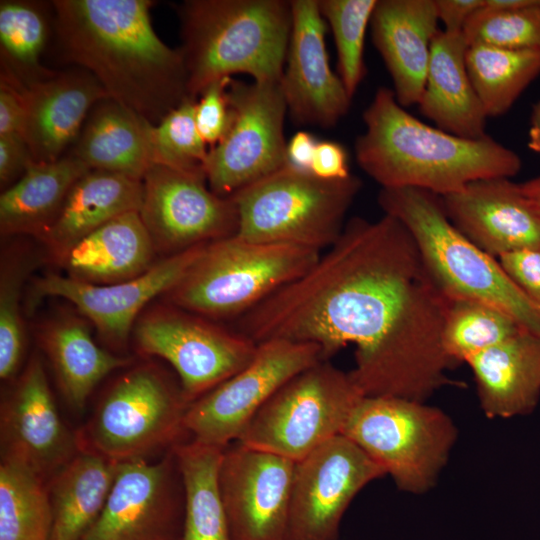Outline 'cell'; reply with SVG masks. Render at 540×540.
<instances>
[{"label":"cell","instance_id":"obj_35","mask_svg":"<svg viewBox=\"0 0 540 540\" xmlns=\"http://www.w3.org/2000/svg\"><path fill=\"white\" fill-rule=\"evenodd\" d=\"M49 32L50 24L43 5L31 1L2 0L1 70L25 85L50 76L54 71L40 63Z\"/></svg>","mask_w":540,"mask_h":540},{"label":"cell","instance_id":"obj_45","mask_svg":"<svg viewBox=\"0 0 540 540\" xmlns=\"http://www.w3.org/2000/svg\"><path fill=\"white\" fill-rule=\"evenodd\" d=\"M310 172L315 176L327 179H344L351 175L349 171L348 153L343 145L332 140L318 141Z\"/></svg>","mask_w":540,"mask_h":540},{"label":"cell","instance_id":"obj_47","mask_svg":"<svg viewBox=\"0 0 540 540\" xmlns=\"http://www.w3.org/2000/svg\"><path fill=\"white\" fill-rule=\"evenodd\" d=\"M318 140L306 131L295 133L286 146L287 164L306 171H310L314 151Z\"/></svg>","mask_w":540,"mask_h":540},{"label":"cell","instance_id":"obj_49","mask_svg":"<svg viewBox=\"0 0 540 540\" xmlns=\"http://www.w3.org/2000/svg\"><path fill=\"white\" fill-rule=\"evenodd\" d=\"M521 190L540 211V174L536 177L519 183Z\"/></svg>","mask_w":540,"mask_h":540},{"label":"cell","instance_id":"obj_19","mask_svg":"<svg viewBox=\"0 0 540 540\" xmlns=\"http://www.w3.org/2000/svg\"><path fill=\"white\" fill-rule=\"evenodd\" d=\"M2 456L24 464L46 483L80 450L63 422L38 355H33L1 405Z\"/></svg>","mask_w":540,"mask_h":540},{"label":"cell","instance_id":"obj_38","mask_svg":"<svg viewBox=\"0 0 540 540\" xmlns=\"http://www.w3.org/2000/svg\"><path fill=\"white\" fill-rule=\"evenodd\" d=\"M195 101L186 98L158 124H149L148 138L153 164L205 176L204 166L209 149L196 125Z\"/></svg>","mask_w":540,"mask_h":540},{"label":"cell","instance_id":"obj_12","mask_svg":"<svg viewBox=\"0 0 540 540\" xmlns=\"http://www.w3.org/2000/svg\"><path fill=\"white\" fill-rule=\"evenodd\" d=\"M228 127L209 149L204 173L210 189L229 197L286 163L287 106L279 83L235 80L227 85Z\"/></svg>","mask_w":540,"mask_h":540},{"label":"cell","instance_id":"obj_21","mask_svg":"<svg viewBox=\"0 0 540 540\" xmlns=\"http://www.w3.org/2000/svg\"><path fill=\"white\" fill-rule=\"evenodd\" d=\"M440 197L452 224L490 256L540 249V211L510 178L476 180Z\"/></svg>","mask_w":540,"mask_h":540},{"label":"cell","instance_id":"obj_23","mask_svg":"<svg viewBox=\"0 0 540 540\" xmlns=\"http://www.w3.org/2000/svg\"><path fill=\"white\" fill-rule=\"evenodd\" d=\"M438 22L434 0H377L371 38L404 108L420 101Z\"/></svg>","mask_w":540,"mask_h":540},{"label":"cell","instance_id":"obj_17","mask_svg":"<svg viewBox=\"0 0 540 540\" xmlns=\"http://www.w3.org/2000/svg\"><path fill=\"white\" fill-rule=\"evenodd\" d=\"M294 466L239 441L223 449L218 486L232 540H288Z\"/></svg>","mask_w":540,"mask_h":540},{"label":"cell","instance_id":"obj_1","mask_svg":"<svg viewBox=\"0 0 540 540\" xmlns=\"http://www.w3.org/2000/svg\"><path fill=\"white\" fill-rule=\"evenodd\" d=\"M449 301L400 220L356 216L303 275L234 320V329L256 344H316L325 360L353 344L349 374L363 396L426 402L454 384L447 371L456 364L442 343Z\"/></svg>","mask_w":540,"mask_h":540},{"label":"cell","instance_id":"obj_30","mask_svg":"<svg viewBox=\"0 0 540 540\" xmlns=\"http://www.w3.org/2000/svg\"><path fill=\"white\" fill-rule=\"evenodd\" d=\"M89 170L70 152L54 162L33 163L0 196L1 233L40 238L56 218L73 185Z\"/></svg>","mask_w":540,"mask_h":540},{"label":"cell","instance_id":"obj_50","mask_svg":"<svg viewBox=\"0 0 540 540\" xmlns=\"http://www.w3.org/2000/svg\"><path fill=\"white\" fill-rule=\"evenodd\" d=\"M532 0H484L483 6L490 10H511L528 5Z\"/></svg>","mask_w":540,"mask_h":540},{"label":"cell","instance_id":"obj_33","mask_svg":"<svg viewBox=\"0 0 540 540\" xmlns=\"http://www.w3.org/2000/svg\"><path fill=\"white\" fill-rule=\"evenodd\" d=\"M466 66L487 117L505 114L540 75V51L469 45Z\"/></svg>","mask_w":540,"mask_h":540},{"label":"cell","instance_id":"obj_24","mask_svg":"<svg viewBox=\"0 0 540 540\" xmlns=\"http://www.w3.org/2000/svg\"><path fill=\"white\" fill-rule=\"evenodd\" d=\"M468 47L463 32L438 31L418 105L437 128L458 137L481 139L487 136L488 117L467 71Z\"/></svg>","mask_w":540,"mask_h":540},{"label":"cell","instance_id":"obj_36","mask_svg":"<svg viewBox=\"0 0 540 540\" xmlns=\"http://www.w3.org/2000/svg\"><path fill=\"white\" fill-rule=\"evenodd\" d=\"M525 330L505 311L475 300H450L442 343L456 364Z\"/></svg>","mask_w":540,"mask_h":540},{"label":"cell","instance_id":"obj_8","mask_svg":"<svg viewBox=\"0 0 540 540\" xmlns=\"http://www.w3.org/2000/svg\"><path fill=\"white\" fill-rule=\"evenodd\" d=\"M342 435L390 475L397 488L424 494L436 484L458 430L438 407L392 396H363Z\"/></svg>","mask_w":540,"mask_h":540},{"label":"cell","instance_id":"obj_13","mask_svg":"<svg viewBox=\"0 0 540 540\" xmlns=\"http://www.w3.org/2000/svg\"><path fill=\"white\" fill-rule=\"evenodd\" d=\"M322 360V349L316 344L282 339L259 343L248 365L189 405L186 431L197 442L225 448L240 438L283 384Z\"/></svg>","mask_w":540,"mask_h":540},{"label":"cell","instance_id":"obj_40","mask_svg":"<svg viewBox=\"0 0 540 540\" xmlns=\"http://www.w3.org/2000/svg\"><path fill=\"white\" fill-rule=\"evenodd\" d=\"M21 265L5 266L0 282V377L7 380L18 371L24 353L20 314Z\"/></svg>","mask_w":540,"mask_h":540},{"label":"cell","instance_id":"obj_29","mask_svg":"<svg viewBox=\"0 0 540 540\" xmlns=\"http://www.w3.org/2000/svg\"><path fill=\"white\" fill-rule=\"evenodd\" d=\"M118 463L80 449L47 481L52 510L50 540H81L100 516Z\"/></svg>","mask_w":540,"mask_h":540},{"label":"cell","instance_id":"obj_34","mask_svg":"<svg viewBox=\"0 0 540 540\" xmlns=\"http://www.w3.org/2000/svg\"><path fill=\"white\" fill-rule=\"evenodd\" d=\"M47 483L17 460L1 457L0 540H50Z\"/></svg>","mask_w":540,"mask_h":540},{"label":"cell","instance_id":"obj_43","mask_svg":"<svg viewBox=\"0 0 540 540\" xmlns=\"http://www.w3.org/2000/svg\"><path fill=\"white\" fill-rule=\"evenodd\" d=\"M25 84L12 74L1 70L0 77V136H23L26 103Z\"/></svg>","mask_w":540,"mask_h":540},{"label":"cell","instance_id":"obj_16","mask_svg":"<svg viewBox=\"0 0 540 540\" xmlns=\"http://www.w3.org/2000/svg\"><path fill=\"white\" fill-rule=\"evenodd\" d=\"M184 492L173 449L118 463L106 504L81 540H180Z\"/></svg>","mask_w":540,"mask_h":540},{"label":"cell","instance_id":"obj_7","mask_svg":"<svg viewBox=\"0 0 540 540\" xmlns=\"http://www.w3.org/2000/svg\"><path fill=\"white\" fill-rule=\"evenodd\" d=\"M350 175L327 180L285 164L230 197L238 214L236 235L323 251L340 236L346 214L361 189Z\"/></svg>","mask_w":540,"mask_h":540},{"label":"cell","instance_id":"obj_20","mask_svg":"<svg viewBox=\"0 0 540 540\" xmlns=\"http://www.w3.org/2000/svg\"><path fill=\"white\" fill-rule=\"evenodd\" d=\"M290 5L292 27L279 83L287 112L296 125L333 127L352 98L330 67L319 0H291Z\"/></svg>","mask_w":540,"mask_h":540},{"label":"cell","instance_id":"obj_27","mask_svg":"<svg viewBox=\"0 0 540 540\" xmlns=\"http://www.w3.org/2000/svg\"><path fill=\"white\" fill-rule=\"evenodd\" d=\"M142 195V180L91 169L73 185L56 218L39 239L60 261L74 244L105 223L139 212Z\"/></svg>","mask_w":540,"mask_h":540},{"label":"cell","instance_id":"obj_10","mask_svg":"<svg viewBox=\"0 0 540 540\" xmlns=\"http://www.w3.org/2000/svg\"><path fill=\"white\" fill-rule=\"evenodd\" d=\"M362 397L349 372L322 360L283 384L237 441L296 462L342 435Z\"/></svg>","mask_w":540,"mask_h":540},{"label":"cell","instance_id":"obj_15","mask_svg":"<svg viewBox=\"0 0 540 540\" xmlns=\"http://www.w3.org/2000/svg\"><path fill=\"white\" fill-rule=\"evenodd\" d=\"M142 185L139 214L157 251L169 256L237 233L232 198L214 193L205 176L152 164Z\"/></svg>","mask_w":540,"mask_h":540},{"label":"cell","instance_id":"obj_46","mask_svg":"<svg viewBox=\"0 0 540 540\" xmlns=\"http://www.w3.org/2000/svg\"><path fill=\"white\" fill-rule=\"evenodd\" d=\"M483 3L484 0H434L438 20L448 32H463L469 18Z\"/></svg>","mask_w":540,"mask_h":540},{"label":"cell","instance_id":"obj_11","mask_svg":"<svg viewBox=\"0 0 540 540\" xmlns=\"http://www.w3.org/2000/svg\"><path fill=\"white\" fill-rule=\"evenodd\" d=\"M133 329L141 353L174 368L190 404L248 365L258 345L234 328L169 303L139 316Z\"/></svg>","mask_w":540,"mask_h":540},{"label":"cell","instance_id":"obj_3","mask_svg":"<svg viewBox=\"0 0 540 540\" xmlns=\"http://www.w3.org/2000/svg\"><path fill=\"white\" fill-rule=\"evenodd\" d=\"M355 142L360 168L381 188L412 187L439 196L486 178H511L520 156L490 136L466 139L427 125L380 87L363 112Z\"/></svg>","mask_w":540,"mask_h":540},{"label":"cell","instance_id":"obj_44","mask_svg":"<svg viewBox=\"0 0 540 540\" xmlns=\"http://www.w3.org/2000/svg\"><path fill=\"white\" fill-rule=\"evenodd\" d=\"M33 163L23 136H0V183L3 190L15 183Z\"/></svg>","mask_w":540,"mask_h":540},{"label":"cell","instance_id":"obj_6","mask_svg":"<svg viewBox=\"0 0 540 540\" xmlns=\"http://www.w3.org/2000/svg\"><path fill=\"white\" fill-rule=\"evenodd\" d=\"M321 251L245 240L208 243L166 294L167 303L214 321L236 320L303 275Z\"/></svg>","mask_w":540,"mask_h":540},{"label":"cell","instance_id":"obj_5","mask_svg":"<svg viewBox=\"0 0 540 540\" xmlns=\"http://www.w3.org/2000/svg\"><path fill=\"white\" fill-rule=\"evenodd\" d=\"M378 203L384 214L409 230L428 274L449 300L490 304L540 336V309L517 288L497 258L452 224L439 195L412 187L381 188Z\"/></svg>","mask_w":540,"mask_h":540},{"label":"cell","instance_id":"obj_37","mask_svg":"<svg viewBox=\"0 0 540 540\" xmlns=\"http://www.w3.org/2000/svg\"><path fill=\"white\" fill-rule=\"evenodd\" d=\"M377 0H319L337 51V71L352 98L366 75L364 42Z\"/></svg>","mask_w":540,"mask_h":540},{"label":"cell","instance_id":"obj_22","mask_svg":"<svg viewBox=\"0 0 540 540\" xmlns=\"http://www.w3.org/2000/svg\"><path fill=\"white\" fill-rule=\"evenodd\" d=\"M24 95L23 137L34 163L54 162L68 154L94 105L108 97L89 72L77 67L25 85Z\"/></svg>","mask_w":540,"mask_h":540},{"label":"cell","instance_id":"obj_42","mask_svg":"<svg viewBox=\"0 0 540 540\" xmlns=\"http://www.w3.org/2000/svg\"><path fill=\"white\" fill-rule=\"evenodd\" d=\"M517 288L540 309V249H523L498 258Z\"/></svg>","mask_w":540,"mask_h":540},{"label":"cell","instance_id":"obj_9","mask_svg":"<svg viewBox=\"0 0 540 540\" xmlns=\"http://www.w3.org/2000/svg\"><path fill=\"white\" fill-rule=\"evenodd\" d=\"M190 403L180 384L145 364L121 375L87 424L77 431L80 449L116 463L146 459L183 442Z\"/></svg>","mask_w":540,"mask_h":540},{"label":"cell","instance_id":"obj_32","mask_svg":"<svg viewBox=\"0 0 540 540\" xmlns=\"http://www.w3.org/2000/svg\"><path fill=\"white\" fill-rule=\"evenodd\" d=\"M172 449L184 492L180 540H232L218 486L224 448L191 439Z\"/></svg>","mask_w":540,"mask_h":540},{"label":"cell","instance_id":"obj_39","mask_svg":"<svg viewBox=\"0 0 540 540\" xmlns=\"http://www.w3.org/2000/svg\"><path fill=\"white\" fill-rule=\"evenodd\" d=\"M463 34L468 45L540 51V0L511 10L482 6L469 18Z\"/></svg>","mask_w":540,"mask_h":540},{"label":"cell","instance_id":"obj_14","mask_svg":"<svg viewBox=\"0 0 540 540\" xmlns=\"http://www.w3.org/2000/svg\"><path fill=\"white\" fill-rule=\"evenodd\" d=\"M386 475L360 447L338 435L295 462L288 540H338L355 496Z\"/></svg>","mask_w":540,"mask_h":540},{"label":"cell","instance_id":"obj_41","mask_svg":"<svg viewBox=\"0 0 540 540\" xmlns=\"http://www.w3.org/2000/svg\"><path fill=\"white\" fill-rule=\"evenodd\" d=\"M231 78L214 81L195 101L194 115L197 128L204 142L211 148L221 140L228 127L230 109L227 85Z\"/></svg>","mask_w":540,"mask_h":540},{"label":"cell","instance_id":"obj_2","mask_svg":"<svg viewBox=\"0 0 540 540\" xmlns=\"http://www.w3.org/2000/svg\"><path fill=\"white\" fill-rule=\"evenodd\" d=\"M150 0H54L62 62L89 72L109 98L151 124L190 98L180 49L155 32Z\"/></svg>","mask_w":540,"mask_h":540},{"label":"cell","instance_id":"obj_48","mask_svg":"<svg viewBox=\"0 0 540 540\" xmlns=\"http://www.w3.org/2000/svg\"><path fill=\"white\" fill-rule=\"evenodd\" d=\"M528 147L540 155V100L532 109L528 133Z\"/></svg>","mask_w":540,"mask_h":540},{"label":"cell","instance_id":"obj_18","mask_svg":"<svg viewBox=\"0 0 540 540\" xmlns=\"http://www.w3.org/2000/svg\"><path fill=\"white\" fill-rule=\"evenodd\" d=\"M205 245L165 256L141 275L113 284H90L49 273L35 281L31 302L47 296L64 298L95 325L109 345L121 347L142 309L176 285Z\"/></svg>","mask_w":540,"mask_h":540},{"label":"cell","instance_id":"obj_25","mask_svg":"<svg viewBox=\"0 0 540 540\" xmlns=\"http://www.w3.org/2000/svg\"><path fill=\"white\" fill-rule=\"evenodd\" d=\"M480 407L486 417L527 415L540 398V336L522 330L469 357Z\"/></svg>","mask_w":540,"mask_h":540},{"label":"cell","instance_id":"obj_28","mask_svg":"<svg viewBox=\"0 0 540 540\" xmlns=\"http://www.w3.org/2000/svg\"><path fill=\"white\" fill-rule=\"evenodd\" d=\"M149 124L115 100L104 98L90 111L69 152L89 169L142 180L153 164Z\"/></svg>","mask_w":540,"mask_h":540},{"label":"cell","instance_id":"obj_4","mask_svg":"<svg viewBox=\"0 0 540 540\" xmlns=\"http://www.w3.org/2000/svg\"><path fill=\"white\" fill-rule=\"evenodd\" d=\"M177 14L190 98L239 73L280 83L292 27L290 1L188 0Z\"/></svg>","mask_w":540,"mask_h":540},{"label":"cell","instance_id":"obj_26","mask_svg":"<svg viewBox=\"0 0 540 540\" xmlns=\"http://www.w3.org/2000/svg\"><path fill=\"white\" fill-rule=\"evenodd\" d=\"M154 242L139 212L120 215L94 230L62 257L68 277L90 284H113L152 267Z\"/></svg>","mask_w":540,"mask_h":540},{"label":"cell","instance_id":"obj_31","mask_svg":"<svg viewBox=\"0 0 540 540\" xmlns=\"http://www.w3.org/2000/svg\"><path fill=\"white\" fill-rule=\"evenodd\" d=\"M40 344L55 371L60 390L75 411H81L97 384L131 359L99 347L88 327L76 317H62L45 326Z\"/></svg>","mask_w":540,"mask_h":540}]
</instances>
